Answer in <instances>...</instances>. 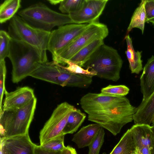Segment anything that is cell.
I'll return each instance as SVG.
<instances>
[{
    "label": "cell",
    "mask_w": 154,
    "mask_h": 154,
    "mask_svg": "<svg viewBox=\"0 0 154 154\" xmlns=\"http://www.w3.org/2000/svg\"><path fill=\"white\" fill-rule=\"evenodd\" d=\"M0 154H34L36 145L29 134L4 138L0 137Z\"/></svg>",
    "instance_id": "12"
},
{
    "label": "cell",
    "mask_w": 154,
    "mask_h": 154,
    "mask_svg": "<svg viewBox=\"0 0 154 154\" xmlns=\"http://www.w3.org/2000/svg\"><path fill=\"white\" fill-rule=\"evenodd\" d=\"M6 68L5 60L0 61V110L2 109V99L5 89V82Z\"/></svg>",
    "instance_id": "30"
},
{
    "label": "cell",
    "mask_w": 154,
    "mask_h": 154,
    "mask_svg": "<svg viewBox=\"0 0 154 154\" xmlns=\"http://www.w3.org/2000/svg\"><path fill=\"white\" fill-rule=\"evenodd\" d=\"M108 34L106 25L99 22L88 24L85 29L60 53L54 62L57 63L60 59L69 60L82 48L96 39H103Z\"/></svg>",
    "instance_id": "8"
},
{
    "label": "cell",
    "mask_w": 154,
    "mask_h": 154,
    "mask_svg": "<svg viewBox=\"0 0 154 154\" xmlns=\"http://www.w3.org/2000/svg\"><path fill=\"white\" fill-rule=\"evenodd\" d=\"M132 154V153H131V154Z\"/></svg>",
    "instance_id": "40"
},
{
    "label": "cell",
    "mask_w": 154,
    "mask_h": 154,
    "mask_svg": "<svg viewBox=\"0 0 154 154\" xmlns=\"http://www.w3.org/2000/svg\"><path fill=\"white\" fill-rule=\"evenodd\" d=\"M125 38L127 43L125 54L129 62L130 69L132 73L138 74L143 69L141 60L142 51H135L129 35H126Z\"/></svg>",
    "instance_id": "19"
},
{
    "label": "cell",
    "mask_w": 154,
    "mask_h": 154,
    "mask_svg": "<svg viewBox=\"0 0 154 154\" xmlns=\"http://www.w3.org/2000/svg\"><path fill=\"white\" fill-rule=\"evenodd\" d=\"M5 94V97L2 108L4 111L19 109L35 97L33 90L27 86L19 87L10 92L6 90Z\"/></svg>",
    "instance_id": "13"
},
{
    "label": "cell",
    "mask_w": 154,
    "mask_h": 154,
    "mask_svg": "<svg viewBox=\"0 0 154 154\" xmlns=\"http://www.w3.org/2000/svg\"><path fill=\"white\" fill-rule=\"evenodd\" d=\"M141 75L140 86L142 100L147 99L154 91V55L149 59Z\"/></svg>",
    "instance_id": "15"
},
{
    "label": "cell",
    "mask_w": 154,
    "mask_h": 154,
    "mask_svg": "<svg viewBox=\"0 0 154 154\" xmlns=\"http://www.w3.org/2000/svg\"><path fill=\"white\" fill-rule=\"evenodd\" d=\"M62 0H48L47 1L50 4L52 5H55L58 4H60Z\"/></svg>",
    "instance_id": "35"
},
{
    "label": "cell",
    "mask_w": 154,
    "mask_h": 154,
    "mask_svg": "<svg viewBox=\"0 0 154 154\" xmlns=\"http://www.w3.org/2000/svg\"><path fill=\"white\" fill-rule=\"evenodd\" d=\"M11 38L8 32L2 30L0 31V61L8 57Z\"/></svg>",
    "instance_id": "25"
},
{
    "label": "cell",
    "mask_w": 154,
    "mask_h": 154,
    "mask_svg": "<svg viewBox=\"0 0 154 154\" xmlns=\"http://www.w3.org/2000/svg\"><path fill=\"white\" fill-rule=\"evenodd\" d=\"M136 150L135 142L131 130L129 129L109 154H130Z\"/></svg>",
    "instance_id": "20"
},
{
    "label": "cell",
    "mask_w": 154,
    "mask_h": 154,
    "mask_svg": "<svg viewBox=\"0 0 154 154\" xmlns=\"http://www.w3.org/2000/svg\"><path fill=\"white\" fill-rule=\"evenodd\" d=\"M147 22H150L153 24H154V18L149 20Z\"/></svg>",
    "instance_id": "37"
},
{
    "label": "cell",
    "mask_w": 154,
    "mask_h": 154,
    "mask_svg": "<svg viewBox=\"0 0 154 154\" xmlns=\"http://www.w3.org/2000/svg\"><path fill=\"white\" fill-rule=\"evenodd\" d=\"M35 97L22 108L14 110H0L1 137L7 138L29 134L36 107Z\"/></svg>",
    "instance_id": "3"
},
{
    "label": "cell",
    "mask_w": 154,
    "mask_h": 154,
    "mask_svg": "<svg viewBox=\"0 0 154 154\" xmlns=\"http://www.w3.org/2000/svg\"><path fill=\"white\" fill-rule=\"evenodd\" d=\"M104 131L101 128L89 147L88 154H99L104 141Z\"/></svg>",
    "instance_id": "28"
},
{
    "label": "cell",
    "mask_w": 154,
    "mask_h": 154,
    "mask_svg": "<svg viewBox=\"0 0 154 154\" xmlns=\"http://www.w3.org/2000/svg\"><path fill=\"white\" fill-rule=\"evenodd\" d=\"M132 154H139L136 150L134 152L132 153Z\"/></svg>",
    "instance_id": "38"
},
{
    "label": "cell",
    "mask_w": 154,
    "mask_h": 154,
    "mask_svg": "<svg viewBox=\"0 0 154 154\" xmlns=\"http://www.w3.org/2000/svg\"><path fill=\"white\" fill-rule=\"evenodd\" d=\"M123 60L117 50L104 44L95 52L83 67L95 71L100 78L116 82L120 78Z\"/></svg>",
    "instance_id": "4"
},
{
    "label": "cell",
    "mask_w": 154,
    "mask_h": 154,
    "mask_svg": "<svg viewBox=\"0 0 154 154\" xmlns=\"http://www.w3.org/2000/svg\"><path fill=\"white\" fill-rule=\"evenodd\" d=\"M61 152H54L42 148L39 145H36L34 150V154H60Z\"/></svg>",
    "instance_id": "32"
},
{
    "label": "cell",
    "mask_w": 154,
    "mask_h": 154,
    "mask_svg": "<svg viewBox=\"0 0 154 154\" xmlns=\"http://www.w3.org/2000/svg\"><path fill=\"white\" fill-rule=\"evenodd\" d=\"M65 135L53 139L40 146L43 149L54 152H61L65 148L64 145Z\"/></svg>",
    "instance_id": "26"
},
{
    "label": "cell",
    "mask_w": 154,
    "mask_h": 154,
    "mask_svg": "<svg viewBox=\"0 0 154 154\" xmlns=\"http://www.w3.org/2000/svg\"><path fill=\"white\" fill-rule=\"evenodd\" d=\"M101 128L96 123L84 126L74 135L72 140L79 148L88 146Z\"/></svg>",
    "instance_id": "17"
},
{
    "label": "cell",
    "mask_w": 154,
    "mask_h": 154,
    "mask_svg": "<svg viewBox=\"0 0 154 154\" xmlns=\"http://www.w3.org/2000/svg\"><path fill=\"white\" fill-rule=\"evenodd\" d=\"M130 129L135 142L136 149L146 147L152 150L153 139L151 126L145 124L134 125Z\"/></svg>",
    "instance_id": "16"
},
{
    "label": "cell",
    "mask_w": 154,
    "mask_h": 154,
    "mask_svg": "<svg viewBox=\"0 0 154 154\" xmlns=\"http://www.w3.org/2000/svg\"><path fill=\"white\" fill-rule=\"evenodd\" d=\"M145 0L141 1L139 6L135 10L131 19L130 23L127 28V32H130L133 28L140 29L143 34L146 15L145 8Z\"/></svg>",
    "instance_id": "22"
},
{
    "label": "cell",
    "mask_w": 154,
    "mask_h": 154,
    "mask_svg": "<svg viewBox=\"0 0 154 154\" xmlns=\"http://www.w3.org/2000/svg\"><path fill=\"white\" fill-rule=\"evenodd\" d=\"M129 89L126 86L123 85H109L103 88L101 92L116 96H125L129 92Z\"/></svg>",
    "instance_id": "29"
},
{
    "label": "cell",
    "mask_w": 154,
    "mask_h": 154,
    "mask_svg": "<svg viewBox=\"0 0 154 154\" xmlns=\"http://www.w3.org/2000/svg\"><path fill=\"white\" fill-rule=\"evenodd\" d=\"M12 66V81L18 83L48 62L46 51L11 38L8 57Z\"/></svg>",
    "instance_id": "2"
},
{
    "label": "cell",
    "mask_w": 154,
    "mask_h": 154,
    "mask_svg": "<svg viewBox=\"0 0 154 154\" xmlns=\"http://www.w3.org/2000/svg\"><path fill=\"white\" fill-rule=\"evenodd\" d=\"M76 109L67 102L62 103L57 105L40 132V145L58 137L64 135L63 134V131L69 116Z\"/></svg>",
    "instance_id": "9"
},
{
    "label": "cell",
    "mask_w": 154,
    "mask_h": 154,
    "mask_svg": "<svg viewBox=\"0 0 154 154\" xmlns=\"http://www.w3.org/2000/svg\"><path fill=\"white\" fill-rule=\"evenodd\" d=\"M18 14L32 26L49 32L55 26L74 23L68 14L58 13L42 2L20 11Z\"/></svg>",
    "instance_id": "5"
},
{
    "label": "cell",
    "mask_w": 154,
    "mask_h": 154,
    "mask_svg": "<svg viewBox=\"0 0 154 154\" xmlns=\"http://www.w3.org/2000/svg\"><path fill=\"white\" fill-rule=\"evenodd\" d=\"M60 154H78L75 148L69 146H66Z\"/></svg>",
    "instance_id": "33"
},
{
    "label": "cell",
    "mask_w": 154,
    "mask_h": 154,
    "mask_svg": "<svg viewBox=\"0 0 154 154\" xmlns=\"http://www.w3.org/2000/svg\"><path fill=\"white\" fill-rule=\"evenodd\" d=\"M8 33L13 39L23 42L46 51L51 32L33 27L15 15L10 20Z\"/></svg>",
    "instance_id": "7"
},
{
    "label": "cell",
    "mask_w": 154,
    "mask_h": 154,
    "mask_svg": "<svg viewBox=\"0 0 154 154\" xmlns=\"http://www.w3.org/2000/svg\"><path fill=\"white\" fill-rule=\"evenodd\" d=\"M57 63L60 65L67 64V66H66L62 65V66L64 69L73 74L83 75L92 77L96 76L97 74L95 71L92 70H90L88 69H84L69 60L60 59L58 61Z\"/></svg>",
    "instance_id": "24"
},
{
    "label": "cell",
    "mask_w": 154,
    "mask_h": 154,
    "mask_svg": "<svg viewBox=\"0 0 154 154\" xmlns=\"http://www.w3.org/2000/svg\"><path fill=\"white\" fill-rule=\"evenodd\" d=\"M20 0H5L0 6V23L10 20L15 15L21 6Z\"/></svg>",
    "instance_id": "21"
},
{
    "label": "cell",
    "mask_w": 154,
    "mask_h": 154,
    "mask_svg": "<svg viewBox=\"0 0 154 154\" xmlns=\"http://www.w3.org/2000/svg\"><path fill=\"white\" fill-rule=\"evenodd\" d=\"M136 150L139 154H151V150L148 147H143Z\"/></svg>",
    "instance_id": "34"
},
{
    "label": "cell",
    "mask_w": 154,
    "mask_h": 154,
    "mask_svg": "<svg viewBox=\"0 0 154 154\" xmlns=\"http://www.w3.org/2000/svg\"><path fill=\"white\" fill-rule=\"evenodd\" d=\"M86 115L79 109L72 112L68 118L66 124L63 131V134H73L76 131L84 121Z\"/></svg>",
    "instance_id": "23"
},
{
    "label": "cell",
    "mask_w": 154,
    "mask_h": 154,
    "mask_svg": "<svg viewBox=\"0 0 154 154\" xmlns=\"http://www.w3.org/2000/svg\"><path fill=\"white\" fill-rule=\"evenodd\" d=\"M151 130L152 131L153 139V145L152 148L151 150V154H154V124H153L152 126H151Z\"/></svg>",
    "instance_id": "36"
},
{
    "label": "cell",
    "mask_w": 154,
    "mask_h": 154,
    "mask_svg": "<svg viewBox=\"0 0 154 154\" xmlns=\"http://www.w3.org/2000/svg\"><path fill=\"white\" fill-rule=\"evenodd\" d=\"M104 44L103 39H96L80 50L69 60L83 67L95 52Z\"/></svg>",
    "instance_id": "18"
},
{
    "label": "cell",
    "mask_w": 154,
    "mask_h": 154,
    "mask_svg": "<svg viewBox=\"0 0 154 154\" xmlns=\"http://www.w3.org/2000/svg\"><path fill=\"white\" fill-rule=\"evenodd\" d=\"M30 76L62 87L87 88L92 82V77L72 73L53 61L42 64Z\"/></svg>",
    "instance_id": "6"
},
{
    "label": "cell",
    "mask_w": 154,
    "mask_h": 154,
    "mask_svg": "<svg viewBox=\"0 0 154 154\" xmlns=\"http://www.w3.org/2000/svg\"><path fill=\"white\" fill-rule=\"evenodd\" d=\"M83 0H62L60 4L59 10L63 13L69 14L78 10Z\"/></svg>",
    "instance_id": "27"
},
{
    "label": "cell",
    "mask_w": 154,
    "mask_h": 154,
    "mask_svg": "<svg viewBox=\"0 0 154 154\" xmlns=\"http://www.w3.org/2000/svg\"><path fill=\"white\" fill-rule=\"evenodd\" d=\"M88 24L71 23L58 27L51 32L47 50L55 61L60 53L86 28Z\"/></svg>",
    "instance_id": "10"
},
{
    "label": "cell",
    "mask_w": 154,
    "mask_h": 154,
    "mask_svg": "<svg viewBox=\"0 0 154 154\" xmlns=\"http://www.w3.org/2000/svg\"><path fill=\"white\" fill-rule=\"evenodd\" d=\"M108 0H83L79 9L68 14L74 23L90 24L99 22Z\"/></svg>",
    "instance_id": "11"
},
{
    "label": "cell",
    "mask_w": 154,
    "mask_h": 154,
    "mask_svg": "<svg viewBox=\"0 0 154 154\" xmlns=\"http://www.w3.org/2000/svg\"><path fill=\"white\" fill-rule=\"evenodd\" d=\"M152 123L153 124H154V120L153 121V122H152Z\"/></svg>",
    "instance_id": "39"
},
{
    "label": "cell",
    "mask_w": 154,
    "mask_h": 154,
    "mask_svg": "<svg viewBox=\"0 0 154 154\" xmlns=\"http://www.w3.org/2000/svg\"><path fill=\"white\" fill-rule=\"evenodd\" d=\"M146 22L154 18V0H145Z\"/></svg>",
    "instance_id": "31"
},
{
    "label": "cell",
    "mask_w": 154,
    "mask_h": 154,
    "mask_svg": "<svg viewBox=\"0 0 154 154\" xmlns=\"http://www.w3.org/2000/svg\"><path fill=\"white\" fill-rule=\"evenodd\" d=\"M80 104L88 120L100 125L116 136L122 127L134 120L137 108L125 97L102 93H88Z\"/></svg>",
    "instance_id": "1"
},
{
    "label": "cell",
    "mask_w": 154,
    "mask_h": 154,
    "mask_svg": "<svg viewBox=\"0 0 154 154\" xmlns=\"http://www.w3.org/2000/svg\"><path fill=\"white\" fill-rule=\"evenodd\" d=\"M154 120V91L146 99L142 100L137 108L134 121L135 125H150Z\"/></svg>",
    "instance_id": "14"
}]
</instances>
